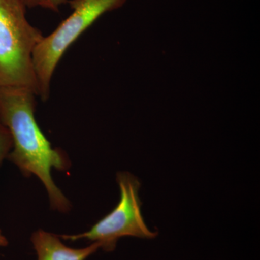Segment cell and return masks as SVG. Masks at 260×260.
Masks as SVG:
<instances>
[{
  "label": "cell",
  "instance_id": "6da1fadb",
  "mask_svg": "<svg viewBox=\"0 0 260 260\" xmlns=\"http://www.w3.org/2000/svg\"><path fill=\"white\" fill-rule=\"evenodd\" d=\"M35 93L28 89L0 88V120L11 135L13 148L7 159L25 177L39 178L47 189L53 210L66 213L71 203L54 183L51 169L66 171L64 153L51 147L35 119Z\"/></svg>",
  "mask_w": 260,
  "mask_h": 260
},
{
  "label": "cell",
  "instance_id": "7a4b0ae2",
  "mask_svg": "<svg viewBox=\"0 0 260 260\" xmlns=\"http://www.w3.org/2000/svg\"><path fill=\"white\" fill-rule=\"evenodd\" d=\"M25 8L22 0H0V88L39 95L32 54L44 35L29 23Z\"/></svg>",
  "mask_w": 260,
  "mask_h": 260
},
{
  "label": "cell",
  "instance_id": "3957f363",
  "mask_svg": "<svg viewBox=\"0 0 260 260\" xmlns=\"http://www.w3.org/2000/svg\"><path fill=\"white\" fill-rule=\"evenodd\" d=\"M126 0H71L73 10L50 35L42 38L32 54L39 95L49 97L51 78L65 51L102 15L124 5Z\"/></svg>",
  "mask_w": 260,
  "mask_h": 260
},
{
  "label": "cell",
  "instance_id": "277c9868",
  "mask_svg": "<svg viewBox=\"0 0 260 260\" xmlns=\"http://www.w3.org/2000/svg\"><path fill=\"white\" fill-rule=\"evenodd\" d=\"M116 181L120 189V200L111 213L101 219L88 232L73 235H61L64 240L86 239L97 242L105 251H112L121 238L133 237L153 239L158 232H152L145 223L141 212L139 198L141 184L129 172H119Z\"/></svg>",
  "mask_w": 260,
  "mask_h": 260
},
{
  "label": "cell",
  "instance_id": "5b68a950",
  "mask_svg": "<svg viewBox=\"0 0 260 260\" xmlns=\"http://www.w3.org/2000/svg\"><path fill=\"white\" fill-rule=\"evenodd\" d=\"M38 260H85L100 248L93 242L86 247L73 249L64 245L59 236L44 230H38L30 237Z\"/></svg>",
  "mask_w": 260,
  "mask_h": 260
},
{
  "label": "cell",
  "instance_id": "8992f818",
  "mask_svg": "<svg viewBox=\"0 0 260 260\" xmlns=\"http://www.w3.org/2000/svg\"><path fill=\"white\" fill-rule=\"evenodd\" d=\"M13 148V140L9 130L0 120V167Z\"/></svg>",
  "mask_w": 260,
  "mask_h": 260
},
{
  "label": "cell",
  "instance_id": "52a82bcc",
  "mask_svg": "<svg viewBox=\"0 0 260 260\" xmlns=\"http://www.w3.org/2000/svg\"><path fill=\"white\" fill-rule=\"evenodd\" d=\"M24 5L26 8H37V7H41V8H47L50 10V3L49 0H22Z\"/></svg>",
  "mask_w": 260,
  "mask_h": 260
},
{
  "label": "cell",
  "instance_id": "ba28073f",
  "mask_svg": "<svg viewBox=\"0 0 260 260\" xmlns=\"http://www.w3.org/2000/svg\"><path fill=\"white\" fill-rule=\"evenodd\" d=\"M50 10L57 11L59 7L64 3H68V0H49Z\"/></svg>",
  "mask_w": 260,
  "mask_h": 260
},
{
  "label": "cell",
  "instance_id": "9c48e42d",
  "mask_svg": "<svg viewBox=\"0 0 260 260\" xmlns=\"http://www.w3.org/2000/svg\"><path fill=\"white\" fill-rule=\"evenodd\" d=\"M8 239L3 234V231L0 229V247H5V246H8Z\"/></svg>",
  "mask_w": 260,
  "mask_h": 260
}]
</instances>
